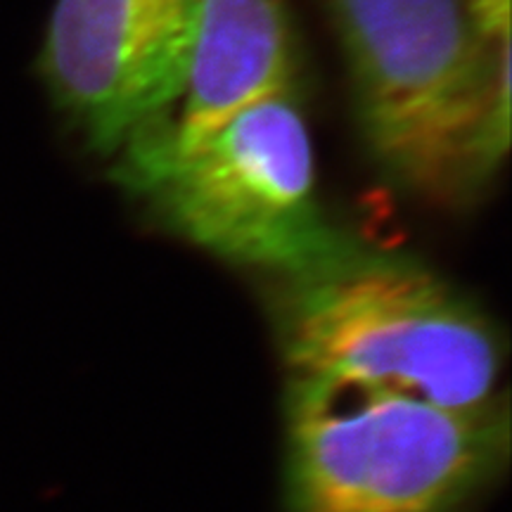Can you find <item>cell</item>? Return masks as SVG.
Returning <instances> with one entry per match:
<instances>
[{
	"label": "cell",
	"instance_id": "6",
	"mask_svg": "<svg viewBox=\"0 0 512 512\" xmlns=\"http://www.w3.org/2000/svg\"><path fill=\"white\" fill-rule=\"evenodd\" d=\"M467 5L496 41L510 43V0H467Z\"/></svg>",
	"mask_w": 512,
	"mask_h": 512
},
{
	"label": "cell",
	"instance_id": "5",
	"mask_svg": "<svg viewBox=\"0 0 512 512\" xmlns=\"http://www.w3.org/2000/svg\"><path fill=\"white\" fill-rule=\"evenodd\" d=\"M202 0H55L41 76L100 155L169 114L188 76Z\"/></svg>",
	"mask_w": 512,
	"mask_h": 512
},
{
	"label": "cell",
	"instance_id": "3",
	"mask_svg": "<svg viewBox=\"0 0 512 512\" xmlns=\"http://www.w3.org/2000/svg\"><path fill=\"white\" fill-rule=\"evenodd\" d=\"M112 157L114 183L157 226L230 266L278 278L351 240L318 200L297 91L254 102L195 145H176L162 114Z\"/></svg>",
	"mask_w": 512,
	"mask_h": 512
},
{
	"label": "cell",
	"instance_id": "2",
	"mask_svg": "<svg viewBox=\"0 0 512 512\" xmlns=\"http://www.w3.org/2000/svg\"><path fill=\"white\" fill-rule=\"evenodd\" d=\"M268 311L290 377L361 384L465 413L508 408L496 325L411 254L351 238L271 278Z\"/></svg>",
	"mask_w": 512,
	"mask_h": 512
},
{
	"label": "cell",
	"instance_id": "1",
	"mask_svg": "<svg viewBox=\"0 0 512 512\" xmlns=\"http://www.w3.org/2000/svg\"><path fill=\"white\" fill-rule=\"evenodd\" d=\"M366 150L401 190L475 204L510 147V43L467 0H328Z\"/></svg>",
	"mask_w": 512,
	"mask_h": 512
},
{
	"label": "cell",
	"instance_id": "4",
	"mask_svg": "<svg viewBox=\"0 0 512 512\" xmlns=\"http://www.w3.org/2000/svg\"><path fill=\"white\" fill-rule=\"evenodd\" d=\"M285 512H470L510 456L508 408L465 413L361 384L290 377Z\"/></svg>",
	"mask_w": 512,
	"mask_h": 512
}]
</instances>
